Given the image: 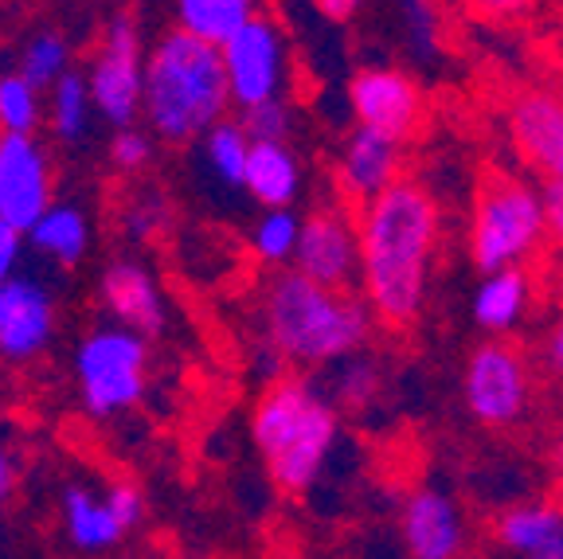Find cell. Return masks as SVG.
Here are the masks:
<instances>
[{"label":"cell","mask_w":563,"mask_h":559,"mask_svg":"<svg viewBox=\"0 0 563 559\" xmlns=\"http://www.w3.org/2000/svg\"><path fill=\"white\" fill-rule=\"evenodd\" d=\"M399 536L411 559H457L466 528L462 513L442 490H415L399 508Z\"/></svg>","instance_id":"obj_15"},{"label":"cell","mask_w":563,"mask_h":559,"mask_svg":"<svg viewBox=\"0 0 563 559\" xmlns=\"http://www.w3.org/2000/svg\"><path fill=\"white\" fill-rule=\"evenodd\" d=\"M75 387L95 419L133 412L150 392V341L114 321L82 332L75 349Z\"/></svg>","instance_id":"obj_6"},{"label":"cell","mask_w":563,"mask_h":559,"mask_svg":"<svg viewBox=\"0 0 563 559\" xmlns=\"http://www.w3.org/2000/svg\"><path fill=\"white\" fill-rule=\"evenodd\" d=\"M75 63V52H70V40L63 32H35L24 44V55H20V75L32 83L35 90H47L63 79Z\"/></svg>","instance_id":"obj_27"},{"label":"cell","mask_w":563,"mask_h":559,"mask_svg":"<svg viewBox=\"0 0 563 559\" xmlns=\"http://www.w3.org/2000/svg\"><path fill=\"white\" fill-rule=\"evenodd\" d=\"M251 438L266 462L274 490L301 497L317 485L341 438V415L329 395L301 376H278L255 403Z\"/></svg>","instance_id":"obj_4"},{"label":"cell","mask_w":563,"mask_h":559,"mask_svg":"<svg viewBox=\"0 0 563 559\" xmlns=\"http://www.w3.org/2000/svg\"><path fill=\"white\" fill-rule=\"evenodd\" d=\"M82 79H87L90 102H95V118H102L114 130L137 125L141 83H145V44H141V24L130 9H118L106 20Z\"/></svg>","instance_id":"obj_7"},{"label":"cell","mask_w":563,"mask_h":559,"mask_svg":"<svg viewBox=\"0 0 563 559\" xmlns=\"http://www.w3.org/2000/svg\"><path fill=\"white\" fill-rule=\"evenodd\" d=\"M24 239L35 246V254H44L47 263L75 271L90 254V219L79 204H52L24 231Z\"/></svg>","instance_id":"obj_20"},{"label":"cell","mask_w":563,"mask_h":559,"mask_svg":"<svg viewBox=\"0 0 563 559\" xmlns=\"http://www.w3.org/2000/svg\"><path fill=\"white\" fill-rule=\"evenodd\" d=\"M98 294H102L110 321L137 332L145 341H153V337H161L168 329V306L157 286V274L145 263H137V259L106 263L102 278H98Z\"/></svg>","instance_id":"obj_14"},{"label":"cell","mask_w":563,"mask_h":559,"mask_svg":"<svg viewBox=\"0 0 563 559\" xmlns=\"http://www.w3.org/2000/svg\"><path fill=\"white\" fill-rule=\"evenodd\" d=\"M364 306L387 329H411L427 302L431 263L439 251L442 216L422 184L399 176L384 193L356 208Z\"/></svg>","instance_id":"obj_1"},{"label":"cell","mask_w":563,"mask_h":559,"mask_svg":"<svg viewBox=\"0 0 563 559\" xmlns=\"http://www.w3.org/2000/svg\"><path fill=\"white\" fill-rule=\"evenodd\" d=\"M168 223H173V204H168V196H161V193L133 196L122 211V231L133 239V243H153V239L165 235Z\"/></svg>","instance_id":"obj_30"},{"label":"cell","mask_w":563,"mask_h":559,"mask_svg":"<svg viewBox=\"0 0 563 559\" xmlns=\"http://www.w3.org/2000/svg\"><path fill=\"white\" fill-rule=\"evenodd\" d=\"M528 297H532V286L520 266L482 274V286L474 289V321L485 332H509L528 314Z\"/></svg>","instance_id":"obj_21"},{"label":"cell","mask_w":563,"mask_h":559,"mask_svg":"<svg viewBox=\"0 0 563 559\" xmlns=\"http://www.w3.org/2000/svg\"><path fill=\"white\" fill-rule=\"evenodd\" d=\"M246 153H251V138L243 133V125L223 118L216 122L208 133L200 138V157L208 165V173L216 176L228 188L243 184V168H246Z\"/></svg>","instance_id":"obj_26"},{"label":"cell","mask_w":563,"mask_h":559,"mask_svg":"<svg viewBox=\"0 0 563 559\" xmlns=\"http://www.w3.org/2000/svg\"><path fill=\"white\" fill-rule=\"evenodd\" d=\"M59 520L63 533H67L70 548L87 551V556H102V551L118 548L125 540V528L114 520L110 505L98 490L90 485H67L59 493Z\"/></svg>","instance_id":"obj_19"},{"label":"cell","mask_w":563,"mask_h":559,"mask_svg":"<svg viewBox=\"0 0 563 559\" xmlns=\"http://www.w3.org/2000/svg\"><path fill=\"white\" fill-rule=\"evenodd\" d=\"M239 125H243V133L251 141H290L294 114L282 98H271V102H258V106L239 110Z\"/></svg>","instance_id":"obj_32"},{"label":"cell","mask_w":563,"mask_h":559,"mask_svg":"<svg viewBox=\"0 0 563 559\" xmlns=\"http://www.w3.org/2000/svg\"><path fill=\"white\" fill-rule=\"evenodd\" d=\"M349 106L361 130L404 145L422 122V90L396 67H364L349 79Z\"/></svg>","instance_id":"obj_11"},{"label":"cell","mask_w":563,"mask_h":559,"mask_svg":"<svg viewBox=\"0 0 563 559\" xmlns=\"http://www.w3.org/2000/svg\"><path fill=\"white\" fill-rule=\"evenodd\" d=\"M379 395V372L368 357L361 352H352V357L336 360V372H333V399L329 403H341V407H368L372 399Z\"/></svg>","instance_id":"obj_29"},{"label":"cell","mask_w":563,"mask_h":559,"mask_svg":"<svg viewBox=\"0 0 563 559\" xmlns=\"http://www.w3.org/2000/svg\"><path fill=\"white\" fill-rule=\"evenodd\" d=\"M466 412L485 427H509L528 407V364L512 344H477L462 372Z\"/></svg>","instance_id":"obj_9"},{"label":"cell","mask_w":563,"mask_h":559,"mask_svg":"<svg viewBox=\"0 0 563 559\" xmlns=\"http://www.w3.org/2000/svg\"><path fill=\"white\" fill-rule=\"evenodd\" d=\"M509 130L528 165L563 184V98L548 90H525L509 106Z\"/></svg>","instance_id":"obj_17"},{"label":"cell","mask_w":563,"mask_h":559,"mask_svg":"<svg viewBox=\"0 0 563 559\" xmlns=\"http://www.w3.org/2000/svg\"><path fill=\"white\" fill-rule=\"evenodd\" d=\"M544 360H548V368H552L555 376L563 380V317L552 325V332L544 337Z\"/></svg>","instance_id":"obj_39"},{"label":"cell","mask_w":563,"mask_h":559,"mask_svg":"<svg viewBox=\"0 0 563 559\" xmlns=\"http://www.w3.org/2000/svg\"><path fill=\"white\" fill-rule=\"evenodd\" d=\"M153 157H157V141H153L150 130H141V125H122V130H114L110 145H106V161L122 176L145 173L153 165Z\"/></svg>","instance_id":"obj_31"},{"label":"cell","mask_w":563,"mask_h":559,"mask_svg":"<svg viewBox=\"0 0 563 559\" xmlns=\"http://www.w3.org/2000/svg\"><path fill=\"white\" fill-rule=\"evenodd\" d=\"M231 114L228 79L220 47L168 28L145 47V83H141V122L168 145L200 141L216 122Z\"/></svg>","instance_id":"obj_3"},{"label":"cell","mask_w":563,"mask_h":559,"mask_svg":"<svg viewBox=\"0 0 563 559\" xmlns=\"http://www.w3.org/2000/svg\"><path fill=\"white\" fill-rule=\"evenodd\" d=\"M301 184H306V176H301V161L290 149V141H251L239 188L255 204H263V211L294 208Z\"/></svg>","instance_id":"obj_18"},{"label":"cell","mask_w":563,"mask_h":559,"mask_svg":"<svg viewBox=\"0 0 563 559\" xmlns=\"http://www.w3.org/2000/svg\"><path fill=\"white\" fill-rule=\"evenodd\" d=\"M532 4H537V0H474V9L489 20H512L532 9Z\"/></svg>","instance_id":"obj_37"},{"label":"cell","mask_w":563,"mask_h":559,"mask_svg":"<svg viewBox=\"0 0 563 559\" xmlns=\"http://www.w3.org/2000/svg\"><path fill=\"white\" fill-rule=\"evenodd\" d=\"M220 59L231 110H246V106L282 98L286 75H290V44H286L278 20L263 17V12L255 20H246L220 47Z\"/></svg>","instance_id":"obj_8"},{"label":"cell","mask_w":563,"mask_h":559,"mask_svg":"<svg viewBox=\"0 0 563 559\" xmlns=\"http://www.w3.org/2000/svg\"><path fill=\"white\" fill-rule=\"evenodd\" d=\"M102 497L125 533H133V528L141 525V516H145V497H141V490L133 485V481H110V485L102 490Z\"/></svg>","instance_id":"obj_33"},{"label":"cell","mask_w":563,"mask_h":559,"mask_svg":"<svg viewBox=\"0 0 563 559\" xmlns=\"http://www.w3.org/2000/svg\"><path fill=\"white\" fill-rule=\"evenodd\" d=\"M173 12L180 32L223 47L246 20L258 17V0H173Z\"/></svg>","instance_id":"obj_23"},{"label":"cell","mask_w":563,"mask_h":559,"mask_svg":"<svg viewBox=\"0 0 563 559\" xmlns=\"http://www.w3.org/2000/svg\"><path fill=\"white\" fill-rule=\"evenodd\" d=\"M544 243L540 188L512 173H489L477 188L470 219V259L482 274L520 266Z\"/></svg>","instance_id":"obj_5"},{"label":"cell","mask_w":563,"mask_h":559,"mask_svg":"<svg viewBox=\"0 0 563 559\" xmlns=\"http://www.w3.org/2000/svg\"><path fill=\"white\" fill-rule=\"evenodd\" d=\"M55 337V297L44 282L12 274L0 286V357L27 364Z\"/></svg>","instance_id":"obj_13"},{"label":"cell","mask_w":563,"mask_h":559,"mask_svg":"<svg viewBox=\"0 0 563 559\" xmlns=\"http://www.w3.org/2000/svg\"><path fill=\"white\" fill-rule=\"evenodd\" d=\"M317 12L329 20V24H349L356 12H361L364 0H313Z\"/></svg>","instance_id":"obj_38"},{"label":"cell","mask_w":563,"mask_h":559,"mask_svg":"<svg viewBox=\"0 0 563 559\" xmlns=\"http://www.w3.org/2000/svg\"><path fill=\"white\" fill-rule=\"evenodd\" d=\"M301 216L294 208H271L255 219V228L246 231V246L263 266L286 271L294 263V246H298Z\"/></svg>","instance_id":"obj_25"},{"label":"cell","mask_w":563,"mask_h":559,"mask_svg":"<svg viewBox=\"0 0 563 559\" xmlns=\"http://www.w3.org/2000/svg\"><path fill=\"white\" fill-rule=\"evenodd\" d=\"M399 145L391 138H379L372 130H356L344 138L341 153H336V165H333V184L336 193L344 196L349 204H368L372 196H379L387 184L399 180Z\"/></svg>","instance_id":"obj_16"},{"label":"cell","mask_w":563,"mask_h":559,"mask_svg":"<svg viewBox=\"0 0 563 559\" xmlns=\"http://www.w3.org/2000/svg\"><path fill=\"white\" fill-rule=\"evenodd\" d=\"M16 485H20V462L9 446H0V513L16 497Z\"/></svg>","instance_id":"obj_36"},{"label":"cell","mask_w":563,"mask_h":559,"mask_svg":"<svg viewBox=\"0 0 563 559\" xmlns=\"http://www.w3.org/2000/svg\"><path fill=\"white\" fill-rule=\"evenodd\" d=\"M540 208H544V239L563 251V184L548 180L540 188Z\"/></svg>","instance_id":"obj_34"},{"label":"cell","mask_w":563,"mask_h":559,"mask_svg":"<svg viewBox=\"0 0 563 559\" xmlns=\"http://www.w3.org/2000/svg\"><path fill=\"white\" fill-rule=\"evenodd\" d=\"M20 259H24V231L0 219V286L20 271Z\"/></svg>","instance_id":"obj_35"},{"label":"cell","mask_w":563,"mask_h":559,"mask_svg":"<svg viewBox=\"0 0 563 559\" xmlns=\"http://www.w3.org/2000/svg\"><path fill=\"white\" fill-rule=\"evenodd\" d=\"M44 125L52 130V138L59 141V145H79L90 133V125H95V102H90L82 70L70 67L55 87H47Z\"/></svg>","instance_id":"obj_24"},{"label":"cell","mask_w":563,"mask_h":559,"mask_svg":"<svg viewBox=\"0 0 563 559\" xmlns=\"http://www.w3.org/2000/svg\"><path fill=\"white\" fill-rule=\"evenodd\" d=\"M55 204L52 153L35 133H0V219L27 231Z\"/></svg>","instance_id":"obj_10"},{"label":"cell","mask_w":563,"mask_h":559,"mask_svg":"<svg viewBox=\"0 0 563 559\" xmlns=\"http://www.w3.org/2000/svg\"><path fill=\"white\" fill-rule=\"evenodd\" d=\"M497 540L512 556H544L563 544V508L555 505H517L497 516Z\"/></svg>","instance_id":"obj_22"},{"label":"cell","mask_w":563,"mask_h":559,"mask_svg":"<svg viewBox=\"0 0 563 559\" xmlns=\"http://www.w3.org/2000/svg\"><path fill=\"white\" fill-rule=\"evenodd\" d=\"M44 125V90L12 70L0 75V133H35Z\"/></svg>","instance_id":"obj_28"},{"label":"cell","mask_w":563,"mask_h":559,"mask_svg":"<svg viewBox=\"0 0 563 559\" xmlns=\"http://www.w3.org/2000/svg\"><path fill=\"white\" fill-rule=\"evenodd\" d=\"M532 559H563V544H555L552 551H544V556H532Z\"/></svg>","instance_id":"obj_40"},{"label":"cell","mask_w":563,"mask_h":559,"mask_svg":"<svg viewBox=\"0 0 563 559\" xmlns=\"http://www.w3.org/2000/svg\"><path fill=\"white\" fill-rule=\"evenodd\" d=\"M258 329L278 364L325 368L361 352L372 341L376 317L352 289L317 286L286 266L258 289Z\"/></svg>","instance_id":"obj_2"},{"label":"cell","mask_w":563,"mask_h":559,"mask_svg":"<svg viewBox=\"0 0 563 559\" xmlns=\"http://www.w3.org/2000/svg\"><path fill=\"white\" fill-rule=\"evenodd\" d=\"M294 271L313 278L317 286L349 289L361 278V246L356 223L344 208H317L301 219L298 246H294Z\"/></svg>","instance_id":"obj_12"}]
</instances>
